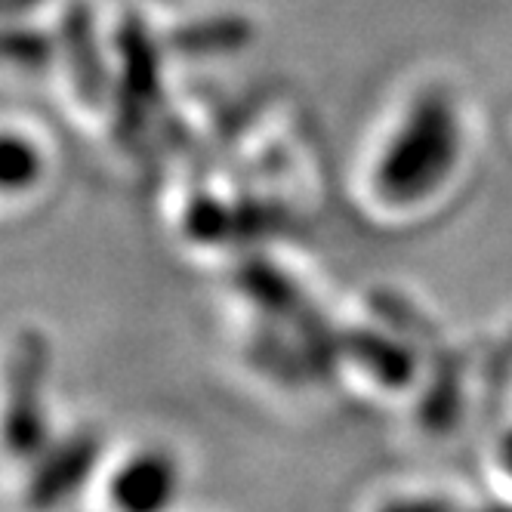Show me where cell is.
Returning a JSON list of instances; mask_svg holds the SVG:
<instances>
[{
  "mask_svg": "<svg viewBox=\"0 0 512 512\" xmlns=\"http://www.w3.org/2000/svg\"><path fill=\"white\" fill-rule=\"evenodd\" d=\"M118 53L124 62V87L127 96L139 102H152L161 87V56L145 25L130 16L118 28Z\"/></svg>",
  "mask_w": 512,
  "mask_h": 512,
  "instance_id": "cell-6",
  "label": "cell"
},
{
  "mask_svg": "<svg viewBox=\"0 0 512 512\" xmlns=\"http://www.w3.org/2000/svg\"><path fill=\"white\" fill-rule=\"evenodd\" d=\"M22 374H25V383L22 380L16 383L10 411H7V445L19 457H34V454H44L47 448V420L41 414L38 398H34L38 392H34V383L25 368Z\"/></svg>",
  "mask_w": 512,
  "mask_h": 512,
  "instance_id": "cell-7",
  "label": "cell"
},
{
  "mask_svg": "<svg viewBox=\"0 0 512 512\" xmlns=\"http://www.w3.org/2000/svg\"><path fill=\"white\" fill-rule=\"evenodd\" d=\"M59 53L65 59L71 87L87 105H99L108 93V65L99 47L93 10L87 0H68L59 19Z\"/></svg>",
  "mask_w": 512,
  "mask_h": 512,
  "instance_id": "cell-3",
  "label": "cell"
},
{
  "mask_svg": "<svg viewBox=\"0 0 512 512\" xmlns=\"http://www.w3.org/2000/svg\"><path fill=\"white\" fill-rule=\"evenodd\" d=\"M99 454L102 445L90 432H75L62 438L59 445L44 448L28 479V506H59L75 497L93 475Z\"/></svg>",
  "mask_w": 512,
  "mask_h": 512,
  "instance_id": "cell-2",
  "label": "cell"
},
{
  "mask_svg": "<svg viewBox=\"0 0 512 512\" xmlns=\"http://www.w3.org/2000/svg\"><path fill=\"white\" fill-rule=\"evenodd\" d=\"M59 44H53L44 31L31 28V25H22V28H10L7 38H4V53L10 62L28 68V71H38L44 68L50 59H53V50Z\"/></svg>",
  "mask_w": 512,
  "mask_h": 512,
  "instance_id": "cell-11",
  "label": "cell"
},
{
  "mask_svg": "<svg viewBox=\"0 0 512 512\" xmlns=\"http://www.w3.org/2000/svg\"><path fill=\"white\" fill-rule=\"evenodd\" d=\"M179 469L161 448H142L130 454L108 479V497L127 512H158L176 500Z\"/></svg>",
  "mask_w": 512,
  "mask_h": 512,
  "instance_id": "cell-4",
  "label": "cell"
},
{
  "mask_svg": "<svg viewBox=\"0 0 512 512\" xmlns=\"http://www.w3.org/2000/svg\"><path fill=\"white\" fill-rule=\"evenodd\" d=\"M346 352L361 371H368L377 383L389 389H405L414 380V355L398 340L371 331V327H355L346 337Z\"/></svg>",
  "mask_w": 512,
  "mask_h": 512,
  "instance_id": "cell-5",
  "label": "cell"
},
{
  "mask_svg": "<svg viewBox=\"0 0 512 512\" xmlns=\"http://www.w3.org/2000/svg\"><path fill=\"white\" fill-rule=\"evenodd\" d=\"M44 173V158L41 149L28 136L7 130L4 142H0V186L7 195L25 192Z\"/></svg>",
  "mask_w": 512,
  "mask_h": 512,
  "instance_id": "cell-9",
  "label": "cell"
},
{
  "mask_svg": "<svg viewBox=\"0 0 512 512\" xmlns=\"http://www.w3.org/2000/svg\"><path fill=\"white\" fill-rule=\"evenodd\" d=\"M7 4V13L10 16H19V13H28V10H34L41 4V0H4Z\"/></svg>",
  "mask_w": 512,
  "mask_h": 512,
  "instance_id": "cell-13",
  "label": "cell"
},
{
  "mask_svg": "<svg viewBox=\"0 0 512 512\" xmlns=\"http://www.w3.org/2000/svg\"><path fill=\"white\" fill-rule=\"evenodd\" d=\"M170 41L179 53H229L250 41V25L241 16H210L176 28Z\"/></svg>",
  "mask_w": 512,
  "mask_h": 512,
  "instance_id": "cell-8",
  "label": "cell"
},
{
  "mask_svg": "<svg viewBox=\"0 0 512 512\" xmlns=\"http://www.w3.org/2000/svg\"><path fill=\"white\" fill-rule=\"evenodd\" d=\"M232 226L229 210L216 198H195L186 210V232L195 244H219Z\"/></svg>",
  "mask_w": 512,
  "mask_h": 512,
  "instance_id": "cell-10",
  "label": "cell"
},
{
  "mask_svg": "<svg viewBox=\"0 0 512 512\" xmlns=\"http://www.w3.org/2000/svg\"><path fill=\"white\" fill-rule=\"evenodd\" d=\"M500 460H503V469L512 475V429L503 435V442H500Z\"/></svg>",
  "mask_w": 512,
  "mask_h": 512,
  "instance_id": "cell-12",
  "label": "cell"
},
{
  "mask_svg": "<svg viewBox=\"0 0 512 512\" xmlns=\"http://www.w3.org/2000/svg\"><path fill=\"white\" fill-rule=\"evenodd\" d=\"M463 155L457 102L445 90L411 99L374 164V189L392 207H414L451 179Z\"/></svg>",
  "mask_w": 512,
  "mask_h": 512,
  "instance_id": "cell-1",
  "label": "cell"
}]
</instances>
